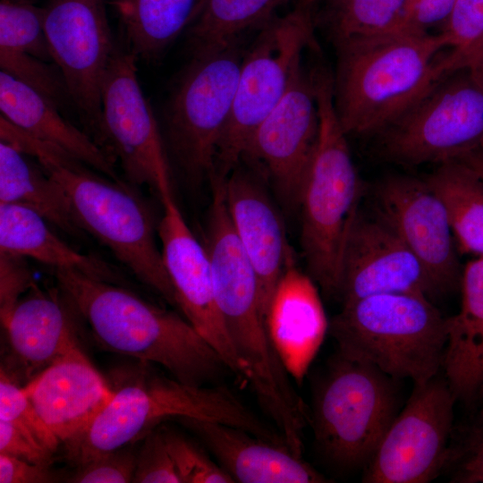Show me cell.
Instances as JSON below:
<instances>
[{
    "label": "cell",
    "instance_id": "obj_42",
    "mask_svg": "<svg viewBox=\"0 0 483 483\" xmlns=\"http://www.w3.org/2000/svg\"><path fill=\"white\" fill-rule=\"evenodd\" d=\"M0 453L48 464L52 453L13 424L0 420Z\"/></svg>",
    "mask_w": 483,
    "mask_h": 483
},
{
    "label": "cell",
    "instance_id": "obj_14",
    "mask_svg": "<svg viewBox=\"0 0 483 483\" xmlns=\"http://www.w3.org/2000/svg\"><path fill=\"white\" fill-rule=\"evenodd\" d=\"M107 7L108 0H48L44 7L53 61L66 80L75 111L96 143L102 125L103 81L116 42Z\"/></svg>",
    "mask_w": 483,
    "mask_h": 483
},
{
    "label": "cell",
    "instance_id": "obj_4",
    "mask_svg": "<svg viewBox=\"0 0 483 483\" xmlns=\"http://www.w3.org/2000/svg\"><path fill=\"white\" fill-rule=\"evenodd\" d=\"M212 188L202 243L207 250L218 309L234 350L262 408L281 427L296 421L304 402L290 382L268 335L256 273L230 220L224 176Z\"/></svg>",
    "mask_w": 483,
    "mask_h": 483
},
{
    "label": "cell",
    "instance_id": "obj_20",
    "mask_svg": "<svg viewBox=\"0 0 483 483\" xmlns=\"http://www.w3.org/2000/svg\"><path fill=\"white\" fill-rule=\"evenodd\" d=\"M23 388L42 420L64 444L83 431L114 394L79 345L42 369Z\"/></svg>",
    "mask_w": 483,
    "mask_h": 483
},
{
    "label": "cell",
    "instance_id": "obj_45",
    "mask_svg": "<svg viewBox=\"0 0 483 483\" xmlns=\"http://www.w3.org/2000/svg\"><path fill=\"white\" fill-rule=\"evenodd\" d=\"M483 179V142L457 159Z\"/></svg>",
    "mask_w": 483,
    "mask_h": 483
},
{
    "label": "cell",
    "instance_id": "obj_28",
    "mask_svg": "<svg viewBox=\"0 0 483 483\" xmlns=\"http://www.w3.org/2000/svg\"><path fill=\"white\" fill-rule=\"evenodd\" d=\"M206 0H108L136 58H158L201 12Z\"/></svg>",
    "mask_w": 483,
    "mask_h": 483
},
{
    "label": "cell",
    "instance_id": "obj_5",
    "mask_svg": "<svg viewBox=\"0 0 483 483\" xmlns=\"http://www.w3.org/2000/svg\"><path fill=\"white\" fill-rule=\"evenodd\" d=\"M113 390L112 398L92 422L64 443L67 458L76 465L134 444L171 418L216 421L284 445L278 431L225 386H191L145 370Z\"/></svg>",
    "mask_w": 483,
    "mask_h": 483
},
{
    "label": "cell",
    "instance_id": "obj_29",
    "mask_svg": "<svg viewBox=\"0 0 483 483\" xmlns=\"http://www.w3.org/2000/svg\"><path fill=\"white\" fill-rule=\"evenodd\" d=\"M444 203L462 252L483 255V179L457 160L439 164L425 180Z\"/></svg>",
    "mask_w": 483,
    "mask_h": 483
},
{
    "label": "cell",
    "instance_id": "obj_33",
    "mask_svg": "<svg viewBox=\"0 0 483 483\" xmlns=\"http://www.w3.org/2000/svg\"><path fill=\"white\" fill-rule=\"evenodd\" d=\"M0 68L49 99L60 110L73 107L60 68L27 53L0 47Z\"/></svg>",
    "mask_w": 483,
    "mask_h": 483
},
{
    "label": "cell",
    "instance_id": "obj_34",
    "mask_svg": "<svg viewBox=\"0 0 483 483\" xmlns=\"http://www.w3.org/2000/svg\"><path fill=\"white\" fill-rule=\"evenodd\" d=\"M0 420L13 424L52 453L61 443L42 420L23 386L4 367L0 373Z\"/></svg>",
    "mask_w": 483,
    "mask_h": 483
},
{
    "label": "cell",
    "instance_id": "obj_31",
    "mask_svg": "<svg viewBox=\"0 0 483 483\" xmlns=\"http://www.w3.org/2000/svg\"><path fill=\"white\" fill-rule=\"evenodd\" d=\"M320 1L325 5L319 19L335 44L397 32L410 0Z\"/></svg>",
    "mask_w": 483,
    "mask_h": 483
},
{
    "label": "cell",
    "instance_id": "obj_13",
    "mask_svg": "<svg viewBox=\"0 0 483 483\" xmlns=\"http://www.w3.org/2000/svg\"><path fill=\"white\" fill-rule=\"evenodd\" d=\"M456 399L437 375L414 389L365 467L366 483H427L447 460Z\"/></svg>",
    "mask_w": 483,
    "mask_h": 483
},
{
    "label": "cell",
    "instance_id": "obj_43",
    "mask_svg": "<svg viewBox=\"0 0 483 483\" xmlns=\"http://www.w3.org/2000/svg\"><path fill=\"white\" fill-rule=\"evenodd\" d=\"M56 479L48 464L33 463L0 453V483H48Z\"/></svg>",
    "mask_w": 483,
    "mask_h": 483
},
{
    "label": "cell",
    "instance_id": "obj_40",
    "mask_svg": "<svg viewBox=\"0 0 483 483\" xmlns=\"http://www.w3.org/2000/svg\"><path fill=\"white\" fill-rule=\"evenodd\" d=\"M25 258L0 251V319H6L18 301L35 284Z\"/></svg>",
    "mask_w": 483,
    "mask_h": 483
},
{
    "label": "cell",
    "instance_id": "obj_2",
    "mask_svg": "<svg viewBox=\"0 0 483 483\" xmlns=\"http://www.w3.org/2000/svg\"><path fill=\"white\" fill-rule=\"evenodd\" d=\"M59 289L105 349L164 367L188 385L205 386L227 369L183 317L117 284L54 269Z\"/></svg>",
    "mask_w": 483,
    "mask_h": 483
},
{
    "label": "cell",
    "instance_id": "obj_9",
    "mask_svg": "<svg viewBox=\"0 0 483 483\" xmlns=\"http://www.w3.org/2000/svg\"><path fill=\"white\" fill-rule=\"evenodd\" d=\"M246 49L240 38L191 55L167 99L165 144L171 165L191 182L214 171Z\"/></svg>",
    "mask_w": 483,
    "mask_h": 483
},
{
    "label": "cell",
    "instance_id": "obj_8",
    "mask_svg": "<svg viewBox=\"0 0 483 483\" xmlns=\"http://www.w3.org/2000/svg\"><path fill=\"white\" fill-rule=\"evenodd\" d=\"M393 377L339 352L317 388L312 414L315 441L343 469L366 467L396 416Z\"/></svg>",
    "mask_w": 483,
    "mask_h": 483
},
{
    "label": "cell",
    "instance_id": "obj_25",
    "mask_svg": "<svg viewBox=\"0 0 483 483\" xmlns=\"http://www.w3.org/2000/svg\"><path fill=\"white\" fill-rule=\"evenodd\" d=\"M461 286V309L447 318L442 370L456 401L470 406L483 397V255L467 263Z\"/></svg>",
    "mask_w": 483,
    "mask_h": 483
},
{
    "label": "cell",
    "instance_id": "obj_36",
    "mask_svg": "<svg viewBox=\"0 0 483 483\" xmlns=\"http://www.w3.org/2000/svg\"><path fill=\"white\" fill-rule=\"evenodd\" d=\"M166 448L182 483H233L232 477L183 435L162 428Z\"/></svg>",
    "mask_w": 483,
    "mask_h": 483
},
{
    "label": "cell",
    "instance_id": "obj_32",
    "mask_svg": "<svg viewBox=\"0 0 483 483\" xmlns=\"http://www.w3.org/2000/svg\"><path fill=\"white\" fill-rule=\"evenodd\" d=\"M0 47L54 63L45 32L44 7L30 0H1Z\"/></svg>",
    "mask_w": 483,
    "mask_h": 483
},
{
    "label": "cell",
    "instance_id": "obj_3",
    "mask_svg": "<svg viewBox=\"0 0 483 483\" xmlns=\"http://www.w3.org/2000/svg\"><path fill=\"white\" fill-rule=\"evenodd\" d=\"M0 139L34 157L63 189L82 231L106 246L141 283L177 308L157 243L152 212L132 185L97 174L63 148L30 135L3 116Z\"/></svg>",
    "mask_w": 483,
    "mask_h": 483
},
{
    "label": "cell",
    "instance_id": "obj_37",
    "mask_svg": "<svg viewBox=\"0 0 483 483\" xmlns=\"http://www.w3.org/2000/svg\"><path fill=\"white\" fill-rule=\"evenodd\" d=\"M439 32L448 40L447 62L453 71L457 61L483 35V0H457Z\"/></svg>",
    "mask_w": 483,
    "mask_h": 483
},
{
    "label": "cell",
    "instance_id": "obj_16",
    "mask_svg": "<svg viewBox=\"0 0 483 483\" xmlns=\"http://www.w3.org/2000/svg\"><path fill=\"white\" fill-rule=\"evenodd\" d=\"M161 203L157 235L177 309L218 353L225 367L239 378H245L244 367L216 303L207 250L188 226L174 195L165 197Z\"/></svg>",
    "mask_w": 483,
    "mask_h": 483
},
{
    "label": "cell",
    "instance_id": "obj_38",
    "mask_svg": "<svg viewBox=\"0 0 483 483\" xmlns=\"http://www.w3.org/2000/svg\"><path fill=\"white\" fill-rule=\"evenodd\" d=\"M133 444L103 453L78 465L70 482L127 483L132 482L137 454Z\"/></svg>",
    "mask_w": 483,
    "mask_h": 483
},
{
    "label": "cell",
    "instance_id": "obj_23",
    "mask_svg": "<svg viewBox=\"0 0 483 483\" xmlns=\"http://www.w3.org/2000/svg\"><path fill=\"white\" fill-rule=\"evenodd\" d=\"M59 292L35 284L1 322L12 355L29 380L79 345L72 315Z\"/></svg>",
    "mask_w": 483,
    "mask_h": 483
},
{
    "label": "cell",
    "instance_id": "obj_18",
    "mask_svg": "<svg viewBox=\"0 0 483 483\" xmlns=\"http://www.w3.org/2000/svg\"><path fill=\"white\" fill-rule=\"evenodd\" d=\"M379 215L423 265L439 293L461 281L456 242L446 208L427 182L393 175L377 188Z\"/></svg>",
    "mask_w": 483,
    "mask_h": 483
},
{
    "label": "cell",
    "instance_id": "obj_22",
    "mask_svg": "<svg viewBox=\"0 0 483 483\" xmlns=\"http://www.w3.org/2000/svg\"><path fill=\"white\" fill-rule=\"evenodd\" d=\"M198 436L216 462L242 483H323L327 479L286 445L224 423L177 419Z\"/></svg>",
    "mask_w": 483,
    "mask_h": 483
},
{
    "label": "cell",
    "instance_id": "obj_6",
    "mask_svg": "<svg viewBox=\"0 0 483 483\" xmlns=\"http://www.w3.org/2000/svg\"><path fill=\"white\" fill-rule=\"evenodd\" d=\"M311 72L319 131L299 198L301 245L309 276L326 295L339 298L342 252L362 184L335 113L333 73L321 63Z\"/></svg>",
    "mask_w": 483,
    "mask_h": 483
},
{
    "label": "cell",
    "instance_id": "obj_35",
    "mask_svg": "<svg viewBox=\"0 0 483 483\" xmlns=\"http://www.w3.org/2000/svg\"><path fill=\"white\" fill-rule=\"evenodd\" d=\"M444 471L453 483H483V409L453 429Z\"/></svg>",
    "mask_w": 483,
    "mask_h": 483
},
{
    "label": "cell",
    "instance_id": "obj_1",
    "mask_svg": "<svg viewBox=\"0 0 483 483\" xmlns=\"http://www.w3.org/2000/svg\"><path fill=\"white\" fill-rule=\"evenodd\" d=\"M334 46V105L347 136L377 135L449 72L450 47L441 32H394Z\"/></svg>",
    "mask_w": 483,
    "mask_h": 483
},
{
    "label": "cell",
    "instance_id": "obj_21",
    "mask_svg": "<svg viewBox=\"0 0 483 483\" xmlns=\"http://www.w3.org/2000/svg\"><path fill=\"white\" fill-rule=\"evenodd\" d=\"M271 343L284 369L301 384L329 328L314 280L295 263L284 272L266 317Z\"/></svg>",
    "mask_w": 483,
    "mask_h": 483
},
{
    "label": "cell",
    "instance_id": "obj_27",
    "mask_svg": "<svg viewBox=\"0 0 483 483\" xmlns=\"http://www.w3.org/2000/svg\"><path fill=\"white\" fill-rule=\"evenodd\" d=\"M0 203L26 207L50 225L73 236H83L61 186L32 157L0 141Z\"/></svg>",
    "mask_w": 483,
    "mask_h": 483
},
{
    "label": "cell",
    "instance_id": "obj_46",
    "mask_svg": "<svg viewBox=\"0 0 483 483\" xmlns=\"http://www.w3.org/2000/svg\"><path fill=\"white\" fill-rule=\"evenodd\" d=\"M304 4L313 6L316 3H318L320 0H299Z\"/></svg>",
    "mask_w": 483,
    "mask_h": 483
},
{
    "label": "cell",
    "instance_id": "obj_26",
    "mask_svg": "<svg viewBox=\"0 0 483 483\" xmlns=\"http://www.w3.org/2000/svg\"><path fill=\"white\" fill-rule=\"evenodd\" d=\"M49 225L32 209L0 203V251L33 258L54 269H72L117 284L122 282L115 268L76 250L55 234Z\"/></svg>",
    "mask_w": 483,
    "mask_h": 483
},
{
    "label": "cell",
    "instance_id": "obj_15",
    "mask_svg": "<svg viewBox=\"0 0 483 483\" xmlns=\"http://www.w3.org/2000/svg\"><path fill=\"white\" fill-rule=\"evenodd\" d=\"M318 131L314 79L301 61L284 97L252 135L242 161L269 177L284 202L299 205L301 183Z\"/></svg>",
    "mask_w": 483,
    "mask_h": 483
},
{
    "label": "cell",
    "instance_id": "obj_11",
    "mask_svg": "<svg viewBox=\"0 0 483 483\" xmlns=\"http://www.w3.org/2000/svg\"><path fill=\"white\" fill-rule=\"evenodd\" d=\"M376 136L398 165L457 160L483 142V88L468 69L451 71Z\"/></svg>",
    "mask_w": 483,
    "mask_h": 483
},
{
    "label": "cell",
    "instance_id": "obj_10",
    "mask_svg": "<svg viewBox=\"0 0 483 483\" xmlns=\"http://www.w3.org/2000/svg\"><path fill=\"white\" fill-rule=\"evenodd\" d=\"M314 27L312 6L298 0L291 12L258 30L242 59L215 173L227 175L241 163L255 131L286 93L303 51L314 46Z\"/></svg>",
    "mask_w": 483,
    "mask_h": 483
},
{
    "label": "cell",
    "instance_id": "obj_44",
    "mask_svg": "<svg viewBox=\"0 0 483 483\" xmlns=\"http://www.w3.org/2000/svg\"><path fill=\"white\" fill-rule=\"evenodd\" d=\"M468 69L483 88V35L456 63L454 69Z\"/></svg>",
    "mask_w": 483,
    "mask_h": 483
},
{
    "label": "cell",
    "instance_id": "obj_47",
    "mask_svg": "<svg viewBox=\"0 0 483 483\" xmlns=\"http://www.w3.org/2000/svg\"><path fill=\"white\" fill-rule=\"evenodd\" d=\"M481 403L483 404V397H482V402Z\"/></svg>",
    "mask_w": 483,
    "mask_h": 483
},
{
    "label": "cell",
    "instance_id": "obj_19",
    "mask_svg": "<svg viewBox=\"0 0 483 483\" xmlns=\"http://www.w3.org/2000/svg\"><path fill=\"white\" fill-rule=\"evenodd\" d=\"M250 166L240 163L224 177V190L233 230L258 278L266 321L276 284L294 259L281 216Z\"/></svg>",
    "mask_w": 483,
    "mask_h": 483
},
{
    "label": "cell",
    "instance_id": "obj_12",
    "mask_svg": "<svg viewBox=\"0 0 483 483\" xmlns=\"http://www.w3.org/2000/svg\"><path fill=\"white\" fill-rule=\"evenodd\" d=\"M138 59L124 39L115 42L102 86L97 145L132 186H148L160 200L172 191V165L158 122L137 76Z\"/></svg>",
    "mask_w": 483,
    "mask_h": 483
},
{
    "label": "cell",
    "instance_id": "obj_39",
    "mask_svg": "<svg viewBox=\"0 0 483 483\" xmlns=\"http://www.w3.org/2000/svg\"><path fill=\"white\" fill-rule=\"evenodd\" d=\"M132 482L182 483L161 429L155 428L143 437Z\"/></svg>",
    "mask_w": 483,
    "mask_h": 483
},
{
    "label": "cell",
    "instance_id": "obj_30",
    "mask_svg": "<svg viewBox=\"0 0 483 483\" xmlns=\"http://www.w3.org/2000/svg\"><path fill=\"white\" fill-rule=\"evenodd\" d=\"M290 0H206L186 30L191 55L223 47L261 29Z\"/></svg>",
    "mask_w": 483,
    "mask_h": 483
},
{
    "label": "cell",
    "instance_id": "obj_24",
    "mask_svg": "<svg viewBox=\"0 0 483 483\" xmlns=\"http://www.w3.org/2000/svg\"><path fill=\"white\" fill-rule=\"evenodd\" d=\"M0 110L1 116L30 135L63 148L105 176L122 181L115 160L87 132L64 118L46 97L3 71Z\"/></svg>",
    "mask_w": 483,
    "mask_h": 483
},
{
    "label": "cell",
    "instance_id": "obj_41",
    "mask_svg": "<svg viewBox=\"0 0 483 483\" xmlns=\"http://www.w3.org/2000/svg\"><path fill=\"white\" fill-rule=\"evenodd\" d=\"M457 0H410L397 32L428 34L441 28Z\"/></svg>",
    "mask_w": 483,
    "mask_h": 483
},
{
    "label": "cell",
    "instance_id": "obj_7",
    "mask_svg": "<svg viewBox=\"0 0 483 483\" xmlns=\"http://www.w3.org/2000/svg\"><path fill=\"white\" fill-rule=\"evenodd\" d=\"M328 331L337 352L394 379L419 385L442 370L447 318L424 294L379 293L343 304Z\"/></svg>",
    "mask_w": 483,
    "mask_h": 483
},
{
    "label": "cell",
    "instance_id": "obj_17",
    "mask_svg": "<svg viewBox=\"0 0 483 483\" xmlns=\"http://www.w3.org/2000/svg\"><path fill=\"white\" fill-rule=\"evenodd\" d=\"M439 293L432 278L394 229L379 215L359 211L348 230L340 262L342 304L379 293Z\"/></svg>",
    "mask_w": 483,
    "mask_h": 483
}]
</instances>
